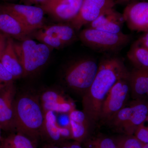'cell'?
I'll list each match as a JSON object with an SVG mask.
<instances>
[{"label": "cell", "instance_id": "obj_26", "mask_svg": "<svg viewBox=\"0 0 148 148\" xmlns=\"http://www.w3.org/2000/svg\"><path fill=\"white\" fill-rule=\"evenodd\" d=\"M89 148H116V147L115 142L110 138H98L91 142Z\"/></svg>", "mask_w": 148, "mask_h": 148}, {"label": "cell", "instance_id": "obj_36", "mask_svg": "<svg viewBox=\"0 0 148 148\" xmlns=\"http://www.w3.org/2000/svg\"><path fill=\"white\" fill-rule=\"evenodd\" d=\"M3 1H12V0H3Z\"/></svg>", "mask_w": 148, "mask_h": 148}, {"label": "cell", "instance_id": "obj_2", "mask_svg": "<svg viewBox=\"0 0 148 148\" xmlns=\"http://www.w3.org/2000/svg\"><path fill=\"white\" fill-rule=\"evenodd\" d=\"M44 113L39 98L29 93L16 97L14 104V128L34 141L41 135Z\"/></svg>", "mask_w": 148, "mask_h": 148}, {"label": "cell", "instance_id": "obj_5", "mask_svg": "<svg viewBox=\"0 0 148 148\" xmlns=\"http://www.w3.org/2000/svg\"><path fill=\"white\" fill-rule=\"evenodd\" d=\"M98 65L92 58H82L69 64L64 72V81L68 87L84 94L91 86Z\"/></svg>", "mask_w": 148, "mask_h": 148}, {"label": "cell", "instance_id": "obj_38", "mask_svg": "<svg viewBox=\"0 0 148 148\" xmlns=\"http://www.w3.org/2000/svg\"></svg>", "mask_w": 148, "mask_h": 148}, {"label": "cell", "instance_id": "obj_3", "mask_svg": "<svg viewBox=\"0 0 148 148\" xmlns=\"http://www.w3.org/2000/svg\"><path fill=\"white\" fill-rule=\"evenodd\" d=\"M14 49L23 71L24 76L38 71L49 59L50 48L30 38L14 42Z\"/></svg>", "mask_w": 148, "mask_h": 148}, {"label": "cell", "instance_id": "obj_19", "mask_svg": "<svg viewBox=\"0 0 148 148\" xmlns=\"http://www.w3.org/2000/svg\"><path fill=\"white\" fill-rule=\"evenodd\" d=\"M72 138L77 142L82 141L87 133V118L83 112L74 110L69 113Z\"/></svg>", "mask_w": 148, "mask_h": 148}, {"label": "cell", "instance_id": "obj_23", "mask_svg": "<svg viewBox=\"0 0 148 148\" xmlns=\"http://www.w3.org/2000/svg\"><path fill=\"white\" fill-rule=\"evenodd\" d=\"M32 35L38 41L42 43L50 48L59 49L66 46L61 40L45 34L41 29L36 31Z\"/></svg>", "mask_w": 148, "mask_h": 148}, {"label": "cell", "instance_id": "obj_15", "mask_svg": "<svg viewBox=\"0 0 148 148\" xmlns=\"http://www.w3.org/2000/svg\"><path fill=\"white\" fill-rule=\"evenodd\" d=\"M40 102L44 113L52 112L69 113L75 110L73 104L65 99L60 93L54 90H47L43 92Z\"/></svg>", "mask_w": 148, "mask_h": 148}, {"label": "cell", "instance_id": "obj_11", "mask_svg": "<svg viewBox=\"0 0 148 148\" xmlns=\"http://www.w3.org/2000/svg\"><path fill=\"white\" fill-rule=\"evenodd\" d=\"M16 94L14 82L0 88V126L4 131L15 130L14 104Z\"/></svg>", "mask_w": 148, "mask_h": 148}, {"label": "cell", "instance_id": "obj_6", "mask_svg": "<svg viewBox=\"0 0 148 148\" xmlns=\"http://www.w3.org/2000/svg\"><path fill=\"white\" fill-rule=\"evenodd\" d=\"M2 10L10 14L34 33L44 27V11L39 5L5 3Z\"/></svg>", "mask_w": 148, "mask_h": 148}, {"label": "cell", "instance_id": "obj_22", "mask_svg": "<svg viewBox=\"0 0 148 148\" xmlns=\"http://www.w3.org/2000/svg\"><path fill=\"white\" fill-rule=\"evenodd\" d=\"M131 83L137 94L148 96V69H135L131 75Z\"/></svg>", "mask_w": 148, "mask_h": 148}, {"label": "cell", "instance_id": "obj_18", "mask_svg": "<svg viewBox=\"0 0 148 148\" xmlns=\"http://www.w3.org/2000/svg\"><path fill=\"white\" fill-rule=\"evenodd\" d=\"M41 29L45 34L59 39L66 45L77 39L76 31L70 24H53Z\"/></svg>", "mask_w": 148, "mask_h": 148}, {"label": "cell", "instance_id": "obj_24", "mask_svg": "<svg viewBox=\"0 0 148 148\" xmlns=\"http://www.w3.org/2000/svg\"><path fill=\"white\" fill-rule=\"evenodd\" d=\"M116 148H143L145 144L135 136H129L122 138L115 143Z\"/></svg>", "mask_w": 148, "mask_h": 148}, {"label": "cell", "instance_id": "obj_9", "mask_svg": "<svg viewBox=\"0 0 148 148\" xmlns=\"http://www.w3.org/2000/svg\"><path fill=\"white\" fill-rule=\"evenodd\" d=\"M148 115V107L139 104L124 108L119 111L112 119L117 127L121 128L129 135L135 133L138 126Z\"/></svg>", "mask_w": 148, "mask_h": 148}, {"label": "cell", "instance_id": "obj_17", "mask_svg": "<svg viewBox=\"0 0 148 148\" xmlns=\"http://www.w3.org/2000/svg\"><path fill=\"white\" fill-rule=\"evenodd\" d=\"M41 136H43L52 143H56L60 142L63 138L72 137V134L70 126H59L54 112H47L44 113V121Z\"/></svg>", "mask_w": 148, "mask_h": 148}, {"label": "cell", "instance_id": "obj_4", "mask_svg": "<svg viewBox=\"0 0 148 148\" xmlns=\"http://www.w3.org/2000/svg\"><path fill=\"white\" fill-rule=\"evenodd\" d=\"M78 37L86 46L100 52H116L131 40L130 36L123 32L114 34L89 28L82 30Z\"/></svg>", "mask_w": 148, "mask_h": 148}, {"label": "cell", "instance_id": "obj_33", "mask_svg": "<svg viewBox=\"0 0 148 148\" xmlns=\"http://www.w3.org/2000/svg\"><path fill=\"white\" fill-rule=\"evenodd\" d=\"M60 148H69V145H64L62 146Z\"/></svg>", "mask_w": 148, "mask_h": 148}, {"label": "cell", "instance_id": "obj_14", "mask_svg": "<svg viewBox=\"0 0 148 148\" xmlns=\"http://www.w3.org/2000/svg\"><path fill=\"white\" fill-rule=\"evenodd\" d=\"M125 22L123 14L117 11L114 8H112L106 10L88 24V28L119 34L122 32Z\"/></svg>", "mask_w": 148, "mask_h": 148}, {"label": "cell", "instance_id": "obj_34", "mask_svg": "<svg viewBox=\"0 0 148 148\" xmlns=\"http://www.w3.org/2000/svg\"><path fill=\"white\" fill-rule=\"evenodd\" d=\"M143 148H148V144H145Z\"/></svg>", "mask_w": 148, "mask_h": 148}, {"label": "cell", "instance_id": "obj_28", "mask_svg": "<svg viewBox=\"0 0 148 148\" xmlns=\"http://www.w3.org/2000/svg\"><path fill=\"white\" fill-rule=\"evenodd\" d=\"M135 42L148 49V32L144 33Z\"/></svg>", "mask_w": 148, "mask_h": 148}, {"label": "cell", "instance_id": "obj_35", "mask_svg": "<svg viewBox=\"0 0 148 148\" xmlns=\"http://www.w3.org/2000/svg\"><path fill=\"white\" fill-rule=\"evenodd\" d=\"M2 11L1 7V4H0V13H1Z\"/></svg>", "mask_w": 148, "mask_h": 148}, {"label": "cell", "instance_id": "obj_13", "mask_svg": "<svg viewBox=\"0 0 148 148\" xmlns=\"http://www.w3.org/2000/svg\"><path fill=\"white\" fill-rule=\"evenodd\" d=\"M14 40L0 33V62L14 79L24 76V71L14 45Z\"/></svg>", "mask_w": 148, "mask_h": 148}, {"label": "cell", "instance_id": "obj_27", "mask_svg": "<svg viewBox=\"0 0 148 148\" xmlns=\"http://www.w3.org/2000/svg\"><path fill=\"white\" fill-rule=\"evenodd\" d=\"M14 80L12 75L0 62V88L14 82Z\"/></svg>", "mask_w": 148, "mask_h": 148}, {"label": "cell", "instance_id": "obj_16", "mask_svg": "<svg viewBox=\"0 0 148 148\" xmlns=\"http://www.w3.org/2000/svg\"><path fill=\"white\" fill-rule=\"evenodd\" d=\"M0 33L16 41L30 38L33 34L16 18L2 10L0 13Z\"/></svg>", "mask_w": 148, "mask_h": 148}, {"label": "cell", "instance_id": "obj_10", "mask_svg": "<svg viewBox=\"0 0 148 148\" xmlns=\"http://www.w3.org/2000/svg\"><path fill=\"white\" fill-rule=\"evenodd\" d=\"M83 0H45L39 6L45 13L61 21L70 22L79 12Z\"/></svg>", "mask_w": 148, "mask_h": 148}, {"label": "cell", "instance_id": "obj_7", "mask_svg": "<svg viewBox=\"0 0 148 148\" xmlns=\"http://www.w3.org/2000/svg\"><path fill=\"white\" fill-rule=\"evenodd\" d=\"M116 3L115 0H83L79 12L69 24L76 31H79L106 10L114 8Z\"/></svg>", "mask_w": 148, "mask_h": 148}, {"label": "cell", "instance_id": "obj_30", "mask_svg": "<svg viewBox=\"0 0 148 148\" xmlns=\"http://www.w3.org/2000/svg\"><path fill=\"white\" fill-rule=\"evenodd\" d=\"M41 148H60L59 147H58L55 145L53 144H49L44 146Z\"/></svg>", "mask_w": 148, "mask_h": 148}, {"label": "cell", "instance_id": "obj_20", "mask_svg": "<svg viewBox=\"0 0 148 148\" xmlns=\"http://www.w3.org/2000/svg\"><path fill=\"white\" fill-rule=\"evenodd\" d=\"M37 142L20 132L12 133L1 143L2 148H36Z\"/></svg>", "mask_w": 148, "mask_h": 148}, {"label": "cell", "instance_id": "obj_1", "mask_svg": "<svg viewBox=\"0 0 148 148\" xmlns=\"http://www.w3.org/2000/svg\"><path fill=\"white\" fill-rule=\"evenodd\" d=\"M129 73L118 56H110L101 61L93 82L83 97V112L88 121L95 122L101 118L102 106L109 90L118 81L128 77Z\"/></svg>", "mask_w": 148, "mask_h": 148}, {"label": "cell", "instance_id": "obj_32", "mask_svg": "<svg viewBox=\"0 0 148 148\" xmlns=\"http://www.w3.org/2000/svg\"><path fill=\"white\" fill-rule=\"evenodd\" d=\"M1 126H0V143H1V142L3 139L1 136Z\"/></svg>", "mask_w": 148, "mask_h": 148}, {"label": "cell", "instance_id": "obj_21", "mask_svg": "<svg viewBox=\"0 0 148 148\" xmlns=\"http://www.w3.org/2000/svg\"><path fill=\"white\" fill-rule=\"evenodd\" d=\"M127 57L136 69H148V49L134 42L127 53Z\"/></svg>", "mask_w": 148, "mask_h": 148}, {"label": "cell", "instance_id": "obj_12", "mask_svg": "<svg viewBox=\"0 0 148 148\" xmlns=\"http://www.w3.org/2000/svg\"><path fill=\"white\" fill-rule=\"evenodd\" d=\"M122 14L130 30L144 33L148 32V2L130 3Z\"/></svg>", "mask_w": 148, "mask_h": 148}, {"label": "cell", "instance_id": "obj_29", "mask_svg": "<svg viewBox=\"0 0 148 148\" xmlns=\"http://www.w3.org/2000/svg\"><path fill=\"white\" fill-rule=\"evenodd\" d=\"M24 4L38 5L45 0H21Z\"/></svg>", "mask_w": 148, "mask_h": 148}, {"label": "cell", "instance_id": "obj_31", "mask_svg": "<svg viewBox=\"0 0 148 148\" xmlns=\"http://www.w3.org/2000/svg\"><path fill=\"white\" fill-rule=\"evenodd\" d=\"M137 1V0H118V2L119 1L120 2H130V1Z\"/></svg>", "mask_w": 148, "mask_h": 148}, {"label": "cell", "instance_id": "obj_25", "mask_svg": "<svg viewBox=\"0 0 148 148\" xmlns=\"http://www.w3.org/2000/svg\"><path fill=\"white\" fill-rule=\"evenodd\" d=\"M135 137L144 144H148V115L136 129Z\"/></svg>", "mask_w": 148, "mask_h": 148}, {"label": "cell", "instance_id": "obj_8", "mask_svg": "<svg viewBox=\"0 0 148 148\" xmlns=\"http://www.w3.org/2000/svg\"><path fill=\"white\" fill-rule=\"evenodd\" d=\"M130 87L129 77L119 80L114 85L103 102L100 118L112 119L123 108Z\"/></svg>", "mask_w": 148, "mask_h": 148}, {"label": "cell", "instance_id": "obj_37", "mask_svg": "<svg viewBox=\"0 0 148 148\" xmlns=\"http://www.w3.org/2000/svg\"><path fill=\"white\" fill-rule=\"evenodd\" d=\"M0 148H2L1 147V144H0Z\"/></svg>", "mask_w": 148, "mask_h": 148}]
</instances>
